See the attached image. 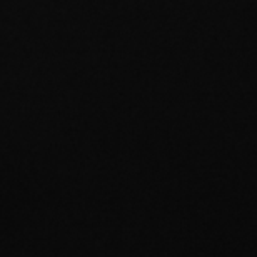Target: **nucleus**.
I'll use <instances>...</instances> for the list:
<instances>
[]
</instances>
